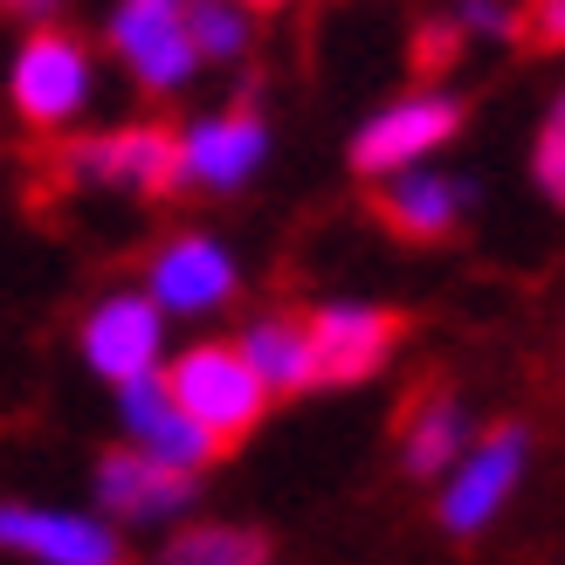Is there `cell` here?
Segmentation results:
<instances>
[{
	"label": "cell",
	"mask_w": 565,
	"mask_h": 565,
	"mask_svg": "<svg viewBox=\"0 0 565 565\" xmlns=\"http://www.w3.org/2000/svg\"><path fill=\"white\" fill-rule=\"evenodd\" d=\"M166 393H173L180 414L214 441V456H228V448L263 420V407H269V386L248 373V359L235 345H193L186 359H173Z\"/></svg>",
	"instance_id": "obj_1"
},
{
	"label": "cell",
	"mask_w": 565,
	"mask_h": 565,
	"mask_svg": "<svg viewBox=\"0 0 565 565\" xmlns=\"http://www.w3.org/2000/svg\"><path fill=\"white\" fill-rule=\"evenodd\" d=\"M55 173L70 180H90V186H138V193H173L180 186V138L173 131H110V138H83L55 159Z\"/></svg>",
	"instance_id": "obj_2"
},
{
	"label": "cell",
	"mask_w": 565,
	"mask_h": 565,
	"mask_svg": "<svg viewBox=\"0 0 565 565\" xmlns=\"http://www.w3.org/2000/svg\"><path fill=\"white\" fill-rule=\"evenodd\" d=\"M83 97H90V49L63 35V28H42L14 63V110L28 125L55 131L63 118L83 110Z\"/></svg>",
	"instance_id": "obj_3"
},
{
	"label": "cell",
	"mask_w": 565,
	"mask_h": 565,
	"mask_svg": "<svg viewBox=\"0 0 565 565\" xmlns=\"http://www.w3.org/2000/svg\"><path fill=\"white\" fill-rule=\"evenodd\" d=\"M110 35H118L125 63L138 70L146 90H173V83H186L193 63H201V49H193V35H186V8H180V0H125Z\"/></svg>",
	"instance_id": "obj_4"
},
{
	"label": "cell",
	"mask_w": 565,
	"mask_h": 565,
	"mask_svg": "<svg viewBox=\"0 0 565 565\" xmlns=\"http://www.w3.org/2000/svg\"><path fill=\"white\" fill-rule=\"evenodd\" d=\"M401 331H407L401 310H359V303L318 310V318H303L310 373H318V380H365L393 352V338H401Z\"/></svg>",
	"instance_id": "obj_5"
},
{
	"label": "cell",
	"mask_w": 565,
	"mask_h": 565,
	"mask_svg": "<svg viewBox=\"0 0 565 565\" xmlns=\"http://www.w3.org/2000/svg\"><path fill=\"white\" fill-rule=\"evenodd\" d=\"M462 125V104H448V97H407V104H393L386 118H373L359 131V146H352V166L359 173H401V166H414L420 152H435L441 138H456Z\"/></svg>",
	"instance_id": "obj_6"
},
{
	"label": "cell",
	"mask_w": 565,
	"mask_h": 565,
	"mask_svg": "<svg viewBox=\"0 0 565 565\" xmlns=\"http://www.w3.org/2000/svg\"><path fill=\"white\" fill-rule=\"evenodd\" d=\"M83 352L104 380H138L152 373L159 359V303L152 297H110L104 310H90V324H83Z\"/></svg>",
	"instance_id": "obj_7"
},
{
	"label": "cell",
	"mask_w": 565,
	"mask_h": 565,
	"mask_svg": "<svg viewBox=\"0 0 565 565\" xmlns=\"http://www.w3.org/2000/svg\"><path fill=\"white\" fill-rule=\"evenodd\" d=\"M125 420H131L138 448H146L152 462H166V469H201V462L214 456V441L180 414V401H173V393H166V380H152V373L125 380Z\"/></svg>",
	"instance_id": "obj_8"
},
{
	"label": "cell",
	"mask_w": 565,
	"mask_h": 565,
	"mask_svg": "<svg viewBox=\"0 0 565 565\" xmlns=\"http://www.w3.org/2000/svg\"><path fill=\"white\" fill-rule=\"evenodd\" d=\"M0 545H14L42 565H125L118 539L90 518H49V511H0Z\"/></svg>",
	"instance_id": "obj_9"
},
{
	"label": "cell",
	"mask_w": 565,
	"mask_h": 565,
	"mask_svg": "<svg viewBox=\"0 0 565 565\" xmlns=\"http://www.w3.org/2000/svg\"><path fill=\"white\" fill-rule=\"evenodd\" d=\"M152 297H159V310H214L235 297V263L214 242L180 235L152 256Z\"/></svg>",
	"instance_id": "obj_10"
},
{
	"label": "cell",
	"mask_w": 565,
	"mask_h": 565,
	"mask_svg": "<svg viewBox=\"0 0 565 565\" xmlns=\"http://www.w3.org/2000/svg\"><path fill=\"white\" fill-rule=\"evenodd\" d=\"M518 469H524V428H497V435L469 456V469L456 476V490H448V503H441L448 531H476V524H490V511H497L503 497H511Z\"/></svg>",
	"instance_id": "obj_11"
},
{
	"label": "cell",
	"mask_w": 565,
	"mask_h": 565,
	"mask_svg": "<svg viewBox=\"0 0 565 565\" xmlns=\"http://www.w3.org/2000/svg\"><path fill=\"white\" fill-rule=\"evenodd\" d=\"M263 159V125L235 110V118H207L193 138H180V173H193L201 186H242Z\"/></svg>",
	"instance_id": "obj_12"
},
{
	"label": "cell",
	"mask_w": 565,
	"mask_h": 565,
	"mask_svg": "<svg viewBox=\"0 0 565 565\" xmlns=\"http://www.w3.org/2000/svg\"><path fill=\"white\" fill-rule=\"evenodd\" d=\"M97 490H104V503L118 518H166V511H180V503L193 497V483H186V469H166V462H152L146 448H125V456H104V469H97Z\"/></svg>",
	"instance_id": "obj_13"
},
{
	"label": "cell",
	"mask_w": 565,
	"mask_h": 565,
	"mask_svg": "<svg viewBox=\"0 0 565 565\" xmlns=\"http://www.w3.org/2000/svg\"><path fill=\"white\" fill-rule=\"evenodd\" d=\"M380 214H386V228L407 235V242H441V235H456L462 186H448V180H435V173L393 180V186H380Z\"/></svg>",
	"instance_id": "obj_14"
},
{
	"label": "cell",
	"mask_w": 565,
	"mask_h": 565,
	"mask_svg": "<svg viewBox=\"0 0 565 565\" xmlns=\"http://www.w3.org/2000/svg\"><path fill=\"white\" fill-rule=\"evenodd\" d=\"M462 435H469V420L456 407V393H441V386H420L407 401V414H401V441H407V469L414 476H435L462 448Z\"/></svg>",
	"instance_id": "obj_15"
},
{
	"label": "cell",
	"mask_w": 565,
	"mask_h": 565,
	"mask_svg": "<svg viewBox=\"0 0 565 565\" xmlns=\"http://www.w3.org/2000/svg\"><path fill=\"white\" fill-rule=\"evenodd\" d=\"M242 359H248V373H256L269 393H303V386H318V373H310L303 318H263L256 331L242 338Z\"/></svg>",
	"instance_id": "obj_16"
},
{
	"label": "cell",
	"mask_w": 565,
	"mask_h": 565,
	"mask_svg": "<svg viewBox=\"0 0 565 565\" xmlns=\"http://www.w3.org/2000/svg\"><path fill=\"white\" fill-rule=\"evenodd\" d=\"M159 565H269V545L242 524H201V531H180Z\"/></svg>",
	"instance_id": "obj_17"
},
{
	"label": "cell",
	"mask_w": 565,
	"mask_h": 565,
	"mask_svg": "<svg viewBox=\"0 0 565 565\" xmlns=\"http://www.w3.org/2000/svg\"><path fill=\"white\" fill-rule=\"evenodd\" d=\"M186 35H193V49L235 55L248 42V28H242V14L228 8V0H201V8H186Z\"/></svg>",
	"instance_id": "obj_18"
},
{
	"label": "cell",
	"mask_w": 565,
	"mask_h": 565,
	"mask_svg": "<svg viewBox=\"0 0 565 565\" xmlns=\"http://www.w3.org/2000/svg\"><path fill=\"white\" fill-rule=\"evenodd\" d=\"M539 186L552 193V201L565 193V118L558 110L545 118V138H539Z\"/></svg>",
	"instance_id": "obj_19"
},
{
	"label": "cell",
	"mask_w": 565,
	"mask_h": 565,
	"mask_svg": "<svg viewBox=\"0 0 565 565\" xmlns=\"http://www.w3.org/2000/svg\"><path fill=\"white\" fill-rule=\"evenodd\" d=\"M456 42H462L456 28H420V42H414L420 70H428V76H435V70H448V63H456Z\"/></svg>",
	"instance_id": "obj_20"
},
{
	"label": "cell",
	"mask_w": 565,
	"mask_h": 565,
	"mask_svg": "<svg viewBox=\"0 0 565 565\" xmlns=\"http://www.w3.org/2000/svg\"><path fill=\"white\" fill-rule=\"evenodd\" d=\"M469 28H490V35H511V8H503V0H469Z\"/></svg>",
	"instance_id": "obj_21"
},
{
	"label": "cell",
	"mask_w": 565,
	"mask_h": 565,
	"mask_svg": "<svg viewBox=\"0 0 565 565\" xmlns=\"http://www.w3.org/2000/svg\"><path fill=\"white\" fill-rule=\"evenodd\" d=\"M531 42H558V0H531Z\"/></svg>",
	"instance_id": "obj_22"
},
{
	"label": "cell",
	"mask_w": 565,
	"mask_h": 565,
	"mask_svg": "<svg viewBox=\"0 0 565 565\" xmlns=\"http://www.w3.org/2000/svg\"><path fill=\"white\" fill-rule=\"evenodd\" d=\"M8 8H21V14H42V8H55V0H8Z\"/></svg>",
	"instance_id": "obj_23"
},
{
	"label": "cell",
	"mask_w": 565,
	"mask_h": 565,
	"mask_svg": "<svg viewBox=\"0 0 565 565\" xmlns=\"http://www.w3.org/2000/svg\"><path fill=\"white\" fill-rule=\"evenodd\" d=\"M248 8H276V0H248Z\"/></svg>",
	"instance_id": "obj_24"
}]
</instances>
